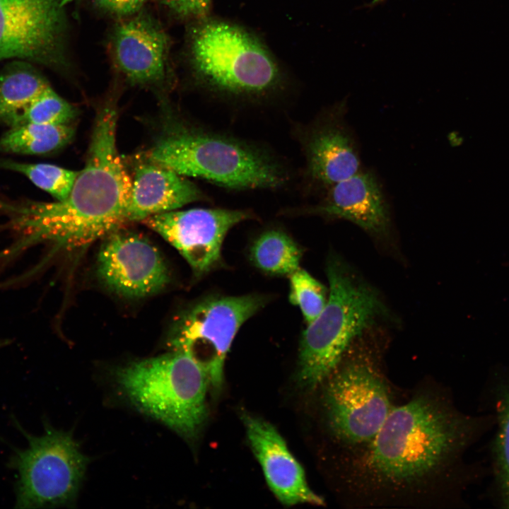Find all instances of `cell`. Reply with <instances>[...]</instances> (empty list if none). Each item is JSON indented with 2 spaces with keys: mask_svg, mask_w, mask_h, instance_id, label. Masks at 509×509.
I'll list each match as a JSON object with an SVG mask.
<instances>
[{
  "mask_svg": "<svg viewBox=\"0 0 509 509\" xmlns=\"http://www.w3.org/2000/svg\"><path fill=\"white\" fill-rule=\"evenodd\" d=\"M193 23L188 37L189 64L210 89L235 96H262L279 87L280 67L254 34L211 17Z\"/></svg>",
  "mask_w": 509,
  "mask_h": 509,
  "instance_id": "obj_5",
  "label": "cell"
},
{
  "mask_svg": "<svg viewBox=\"0 0 509 509\" xmlns=\"http://www.w3.org/2000/svg\"><path fill=\"white\" fill-rule=\"evenodd\" d=\"M367 332L351 344L323 382L327 426L346 455L369 443L395 406L381 350L368 339Z\"/></svg>",
  "mask_w": 509,
  "mask_h": 509,
  "instance_id": "obj_4",
  "label": "cell"
},
{
  "mask_svg": "<svg viewBox=\"0 0 509 509\" xmlns=\"http://www.w3.org/2000/svg\"><path fill=\"white\" fill-rule=\"evenodd\" d=\"M117 112L107 104L98 112L87 159L67 197L54 202L0 201L13 226L33 241L77 248L107 236L127 220L132 179L116 143Z\"/></svg>",
  "mask_w": 509,
  "mask_h": 509,
  "instance_id": "obj_2",
  "label": "cell"
},
{
  "mask_svg": "<svg viewBox=\"0 0 509 509\" xmlns=\"http://www.w3.org/2000/svg\"><path fill=\"white\" fill-rule=\"evenodd\" d=\"M141 11L115 25L110 53L116 67L131 83L158 84L168 71L170 40L156 19Z\"/></svg>",
  "mask_w": 509,
  "mask_h": 509,
  "instance_id": "obj_13",
  "label": "cell"
},
{
  "mask_svg": "<svg viewBox=\"0 0 509 509\" xmlns=\"http://www.w3.org/2000/svg\"><path fill=\"white\" fill-rule=\"evenodd\" d=\"M326 271V305L307 324L300 342L298 379L308 389L322 385L351 344L386 314L378 292L344 261L332 257Z\"/></svg>",
  "mask_w": 509,
  "mask_h": 509,
  "instance_id": "obj_3",
  "label": "cell"
},
{
  "mask_svg": "<svg viewBox=\"0 0 509 509\" xmlns=\"http://www.w3.org/2000/svg\"><path fill=\"white\" fill-rule=\"evenodd\" d=\"M148 0H94L101 12L117 19L130 17L139 11Z\"/></svg>",
  "mask_w": 509,
  "mask_h": 509,
  "instance_id": "obj_26",
  "label": "cell"
},
{
  "mask_svg": "<svg viewBox=\"0 0 509 509\" xmlns=\"http://www.w3.org/2000/svg\"><path fill=\"white\" fill-rule=\"evenodd\" d=\"M69 0H0V62L67 66Z\"/></svg>",
  "mask_w": 509,
  "mask_h": 509,
  "instance_id": "obj_10",
  "label": "cell"
},
{
  "mask_svg": "<svg viewBox=\"0 0 509 509\" xmlns=\"http://www.w3.org/2000/svg\"><path fill=\"white\" fill-rule=\"evenodd\" d=\"M16 424L27 446L16 449L9 464L17 472L16 508L55 507L71 503L84 476L88 459L66 432L46 425L33 435Z\"/></svg>",
  "mask_w": 509,
  "mask_h": 509,
  "instance_id": "obj_8",
  "label": "cell"
},
{
  "mask_svg": "<svg viewBox=\"0 0 509 509\" xmlns=\"http://www.w3.org/2000/svg\"><path fill=\"white\" fill-rule=\"evenodd\" d=\"M346 101L326 112L308 134L305 142L311 180L326 189L361 170L359 151L346 122Z\"/></svg>",
  "mask_w": 509,
  "mask_h": 509,
  "instance_id": "obj_14",
  "label": "cell"
},
{
  "mask_svg": "<svg viewBox=\"0 0 509 509\" xmlns=\"http://www.w3.org/2000/svg\"><path fill=\"white\" fill-rule=\"evenodd\" d=\"M75 115V108L49 87L25 109L13 127L29 123L68 124Z\"/></svg>",
  "mask_w": 509,
  "mask_h": 509,
  "instance_id": "obj_23",
  "label": "cell"
},
{
  "mask_svg": "<svg viewBox=\"0 0 509 509\" xmlns=\"http://www.w3.org/2000/svg\"><path fill=\"white\" fill-rule=\"evenodd\" d=\"M466 426L433 392L394 406L366 445L347 455L345 486L362 503H421L435 495Z\"/></svg>",
  "mask_w": 509,
  "mask_h": 509,
  "instance_id": "obj_1",
  "label": "cell"
},
{
  "mask_svg": "<svg viewBox=\"0 0 509 509\" xmlns=\"http://www.w3.org/2000/svg\"><path fill=\"white\" fill-rule=\"evenodd\" d=\"M179 19L192 23L209 17L213 0H158Z\"/></svg>",
  "mask_w": 509,
  "mask_h": 509,
  "instance_id": "obj_25",
  "label": "cell"
},
{
  "mask_svg": "<svg viewBox=\"0 0 509 509\" xmlns=\"http://www.w3.org/2000/svg\"><path fill=\"white\" fill-rule=\"evenodd\" d=\"M106 238L98 255L97 271L107 288L125 297L142 298L166 286L168 267L146 238L119 229Z\"/></svg>",
  "mask_w": 509,
  "mask_h": 509,
  "instance_id": "obj_12",
  "label": "cell"
},
{
  "mask_svg": "<svg viewBox=\"0 0 509 509\" xmlns=\"http://www.w3.org/2000/svg\"><path fill=\"white\" fill-rule=\"evenodd\" d=\"M115 378L138 409L187 439L196 438L206 419L209 377L188 354L172 351L119 368Z\"/></svg>",
  "mask_w": 509,
  "mask_h": 509,
  "instance_id": "obj_6",
  "label": "cell"
},
{
  "mask_svg": "<svg viewBox=\"0 0 509 509\" xmlns=\"http://www.w3.org/2000/svg\"><path fill=\"white\" fill-rule=\"evenodd\" d=\"M289 300L297 305L306 324L313 321L326 305L328 293L326 288L308 271L298 269L289 275Z\"/></svg>",
  "mask_w": 509,
  "mask_h": 509,
  "instance_id": "obj_22",
  "label": "cell"
},
{
  "mask_svg": "<svg viewBox=\"0 0 509 509\" xmlns=\"http://www.w3.org/2000/svg\"><path fill=\"white\" fill-rule=\"evenodd\" d=\"M148 160L182 176L231 189L274 188L284 181L279 165L259 148L233 138L182 128L158 139Z\"/></svg>",
  "mask_w": 509,
  "mask_h": 509,
  "instance_id": "obj_7",
  "label": "cell"
},
{
  "mask_svg": "<svg viewBox=\"0 0 509 509\" xmlns=\"http://www.w3.org/2000/svg\"><path fill=\"white\" fill-rule=\"evenodd\" d=\"M242 420L251 447L276 497L286 505H323V498L310 489L303 467L276 429L250 414H244Z\"/></svg>",
  "mask_w": 509,
  "mask_h": 509,
  "instance_id": "obj_15",
  "label": "cell"
},
{
  "mask_svg": "<svg viewBox=\"0 0 509 509\" xmlns=\"http://www.w3.org/2000/svg\"><path fill=\"white\" fill-rule=\"evenodd\" d=\"M324 198L310 213L342 218L371 236L385 239L391 231L389 205L376 175L361 170L329 187Z\"/></svg>",
  "mask_w": 509,
  "mask_h": 509,
  "instance_id": "obj_16",
  "label": "cell"
},
{
  "mask_svg": "<svg viewBox=\"0 0 509 509\" xmlns=\"http://www.w3.org/2000/svg\"><path fill=\"white\" fill-rule=\"evenodd\" d=\"M201 198V191L185 176L148 161L135 169L127 220L144 221Z\"/></svg>",
  "mask_w": 509,
  "mask_h": 509,
  "instance_id": "obj_17",
  "label": "cell"
},
{
  "mask_svg": "<svg viewBox=\"0 0 509 509\" xmlns=\"http://www.w3.org/2000/svg\"><path fill=\"white\" fill-rule=\"evenodd\" d=\"M74 129L68 124L29 123L11 127L0 138V151L42 155L57 151L72 139Z\"/></svg>",
  "mask_w": 509,
  "mask_h": 509,
  "instance_id": "obj_19",
  "label": "cell"
},
{
  "mask_svg": "<svg viewBox=\"0 0 509 509\" xmlns=\"http://www.w3.org/2000/svg\"><path fill=\"white\" fill-rule=\"evenodd\" d=\"M381 1H382V0H373V2H372V4H377V3H379V2Z\"/></svg>",
  "mask_w": 509,
  "mask_h": 509,
  "instance_id": "obj_27",
  "label": "cell"
},
{
  "mask_svg": "<svg viewBox=\"0 0 509 509\" xmlns=\"http://www.w3.org/2000/svg\"><path fill=\"white\" fill-rule=\"evenodd\" d=\"M49 87L33 64L10 62L0 73V123L13 127L25 109Z\"/></svg>",
  "mask_w": 509,
  "mask_h": 509,
  "instance_id": "obj_18",
  "label": "cell"
},
{
  "mask_svg": "<svg viewBox=\"0 0 509 509\" xmlns=\"http://www.w3.org/2000/svg\"><path fill=\"white\" fill-rule=\"evenodd\" d=\"M498 430L496 457L499 482L503 500L509 508V385L498 403Z\"/></svg>",
  "mask_w": 509,
  "mask_h": 509,
  "instance_id": "obj_24",
  "label": "cell"
},
{
  "mask_svg": "<svg viewBox=\"0 0 509 509\" xmlns=\"http://www.w3.org/2000/svg\"><path fill=\"white\" fill-rule=\"evenodd\" d=\"M302 251L285 232L271 229L262 233L250 250L252 264L270 275H290L300 268Z\"/></svg>",
  "mask_w": 509,
  "mask_h": 509,
  "instance_id": "obj_20",
  "label": "cell"
},
{
  "mask_svg": "<svg viewBox=\"0 0 509 509\" xmlns=\"http://www.w3.org/2000/svg\"><path fill=\"white\" fill-rule=\"evenodd\" d=\"M257 294L209 296L189 307L170 329L168 344L172 351L185 353L207 371L210 385L218 392L232 342L242 325L266 304Z\"/></svg>",
  "mask_w": 509,
  "mask_h": 509,
  "instance_id": "obj_9",
  "label": "cell"
},
{
  "mask_svg": "<svg viewBox=\"0 0 509 509\" xmlns=\"http://www.w3.org/2000/svg\"><path fill=\"white\" fill-rule=\"evenodd\" d=\"M249 217L241 210L197 208L153 215L144 222L172 245L194 274L201 276L219 264L228 232Z\"/></svg>",
  "mask_w": 509,
  "mask_h": 509,
  "instance_id": "obj_11",
  "label": "cell"
},
{
  "mask_svg": "<svg viewBox=\"0 0 509 509\" xmlns=\"http://www.w3.org/2000/svg\"><path fill=\"white\" fill-rule=\"evenodd\" d=\"M0 168L23 174L57 201L67 197L78 174V171L52 164L25 163L8 159H0Z\"/></svg>",
  "mask_w": 509,
  "mask_h": 509,
  "instance_id": "obj_21",
  "label": "cell"
},
{
  "mask_svg": "<svg viewBox=\"0 0 509 509\" xmlns=\"http://www.w3.org/2000/svg\"><path fill=\"white\" fill-rule=\"evenodd\" d=\"M77 2H81V0H76Z\"/></svg>",
  "mask_w": 509,
  "mask_h": 509,
  "instance_id": "obj_28",
  "label": "cell"
}]
</instances>
